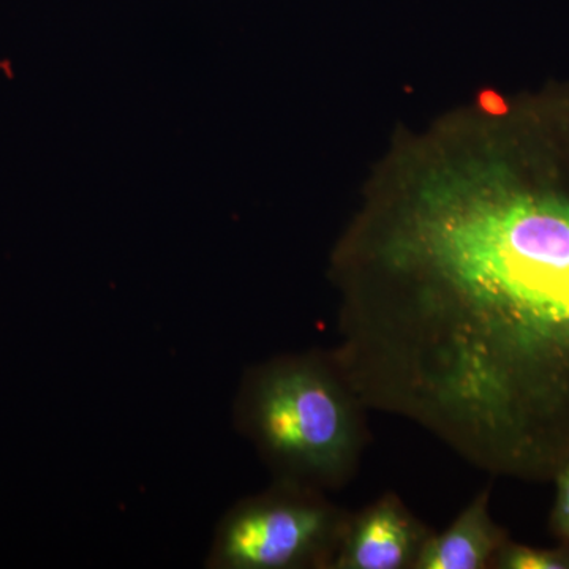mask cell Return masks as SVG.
Masks as SVG:
<instances>
[{"label":"cell","mask_w":569,"mask_h":569,"mask_svg":"<svg viewBox=\"0 0 569 569\" xmlns=\"http://www.w3.org/2000/svg\"><path fill=\"white\" fill-rule=\"evenodd\" d=\"M355 403L331 361L282 359L247 378L239 396V425L282 481L313 488L342 478L353 463Z\"/></svg>","instance_id":"obj_2"},{"label":"cell","mask_w":569,"mask_h":569,"mask_svg":"<svg viewBox=\"0 0 569 569\" xmlns=\"http://www.w3.org/2000/svg\"><path fill=\"white\" fill-rule=\"evenodd\" d=\"M339 516L307 486L282 481L223 516L206 567L291 569L323 563L342 535Z\"/></svg>","instance_id":"obj_3"},{"label":"cell","mask_w":569,"mask_h":569,"mask_svg":"<svg viewBox=\"0 0 569 569\" xmlns=\"http://www.w3.org/2000/svg\"><path fill=\"white\" fill-rule=\"evenodd\" d=\"M507 538L490 519L488 493L471 501L452 526L438 537L426 538L413 568L481 569L493 563Z\"/></svg>","instance_id":"obj_5"},{"label":"cell","mask_w":569,"mask_h":569,"mask_svg":"<svg viewBox=\"0 0 569 569\" xmlns=\"http://www.w3.org/2000/svg\"><path fill=\"white\" fill-rule=\"evenodd\" d=\"M553 479L557 482V497L552 511V529L561 545L569 546V462Z\"/></svg>","instance_id":"obj_7"},{"label":"cell","mask_w":569,"mask_h":569,"mask_svg":"<svg viewBox=\"0 0 569 569\" xmlns=\"http://www.w3.org/2000/svg\"><path fill=\"white\" fill-rule=\"evenodd\" d=\"M437 174L365 242L343 365L503 477L569 462V144Z\"/></svg>","instance_id":"obj_1"},{"label":"cell","mask_w":569,"mask_h":569,"mask_svg":"<svg viewBox=\"0 0 569 569\" xmlns=\"http://www.w3.org/2000/svg\"><path fill=\"white\" fill-rule=\"evenodd\" d=\"M425 533L395 498H383L343 531L332 567L413 568Z\"/></svg>","instance_id":"obj_4"},{"label":"cell","mask_w":569,"mask_h":569,"mask_svg":"<svg viewBox=\"0 0 569 569\" xmlns=\"http://www.w3.org/2000/svg\"><path fill=\"white\" fill-rule=\"evenodd\" d=\"M493 563L501 569H569V546L539 549L505 542Z\"/></svg>","instance_id":"obj_6"}]
</instances>
